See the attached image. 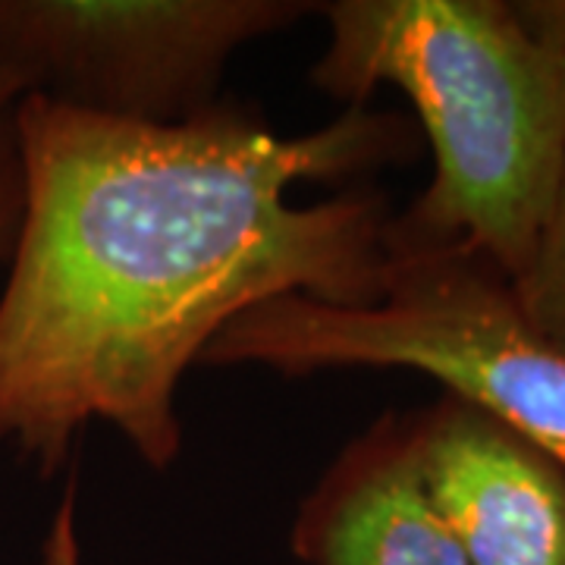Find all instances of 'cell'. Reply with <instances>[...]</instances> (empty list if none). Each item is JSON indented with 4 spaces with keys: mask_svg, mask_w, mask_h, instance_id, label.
I'll return each mask as SVG.
<instances>
[{
    "mask_svg": "<svg viewBox=\"0 0 565 565\" xmlns=\"http://www.w3.org/2000/svg\"><path fill=\"white\" fill-rule=\"evenodd\" d=\"M22 95H29L25 79L17 70L0 66V258H10L22 214V170L10 126V114Z\"/></svg>",
    "mask_w": 565,
    "mask_h": 565,
    "instance_id": "obj_8",
    "label": "cell"
},
{
    "mask_svg": "<svg viewBox=\"0 0 565 565\" xmlns=\"http://www.w3.org/2000/svg\"><path fill=\"white\" fill-rule=\"evenodd\" d=\"M202 364L422 371L565 468V349L527 321L512 282L462 245L386 243L377 302L345 308L277 296L226 323Z\"/></svg>",
    "mask_w": 565,
    "mask_h": 565,
    "instance_id": "obj_3",
    "label": "cell"
},
{
    "mask_svg": "<svg viewBox=\"0 0 565 565\" xmlns=\"http://www.w3.org/2000/svg\"><path fill=\"white\" fill-rule=\"evenodd\" d=\"M318 3L305 0H0V66L29 95L110 120H192L230 57Z\"/></svg>",
    "mask_w": 565,
    "mask_h": 565,
    "instance_id": "obj_4",
    "label": "cell"
},
{
    "mask_svg": "<svg viewBox=\"0 0 565 565\" xmlns=\"http://www.w3.org/2000/svg\"><path fill=\"white\" fill-rule=\"evenodd\" d=\"M305 565H471L430 503L408 415L390 412L345 446L292 527Z\"/></svg>",
    "mask_w": 565,
    "mask_h": 565,
    "instance_id": "obj_6",
    "label": "cell"
},
{
    "mask_svg": "<svg viewBox=\"0 0 565 565\" xmlns=\"http://www.w3.org/2000/svg\"><path fill=\"white\" fill-rule=\"evenodd\" d=\"M531 3L565 39V0H531ZM512 292L527 315V321L534 323L546 340L565 349V170L537 248L527 262L525 274L512 282Z\"/></svg>",
    "mask_w": 565,
    "mask_h": 565,
    "instance_id": "obj_7",
    "label": "cell"
},
{
    "mask_svg": "<svg viewBox=\"0 0 565 565\" xmlns=\"http://www.w3.org/2000/svg\"><path fill=\"white\" fill-rule=\"evenodd\" d=\"M430 503L471 565H565V468L444 393L408 415Z\"/></svg>",
    "mask_w": 565,
    "mask_h": 565,
    "instance_id": "obj_5",
    "label": "cell"
},
{
    "mask_svg": "<svg viewBox=\"0 0 565 565\" xmlns=\"http://www.w3.org/2000/svg\"><path fill=\"white\" fill-rule=\"evenodd\" d=\"M327 47L311 82L352 107L393 85L434 151L422 195L386 243L462 245L515 282L565 170V39L531 0L318 3Z\"/></svg>",
    "mask_w": 565,
    "mask_h": 565,
    "instance_id": "obj_2",
    "label": "cell"
},
{
    "mask_svg": "<svg viewBox=\"0 0 565 565\" xmlns=\"http://www.w3.org/2000/svg\"><path fill=\"white\" fill-rule=\"evenodd\" d=\"M22 214L0 292V444L54 475L92 422L148 468L182 449L177 390L230 321L277 296L381 299L384 195L289 204V185L403 163L412 122L352 107L277 136L236 104L170 126L22 95Z\"/></svg>",
    "mask_w": 565,
    "mask_h": 565,
    "instance_id": "obj_1",
    "label": "cell"
}]
</instances>
